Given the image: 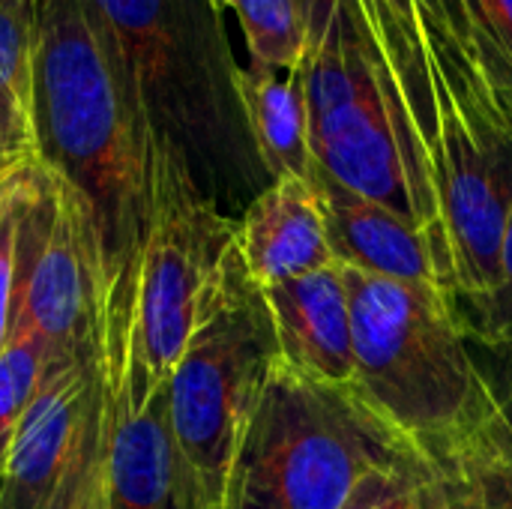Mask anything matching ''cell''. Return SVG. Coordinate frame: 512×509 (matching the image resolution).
<instances>
[{
	"label": "cell",
	"mask_w": 512,
	"mask_h": 509,
	"mask_svg": "<svg viewBox=\"0 0 512 509\" xmlns=\"http://www.w3.org/2000/svg\"><path fill=\"white\" fill-rule=\"evenodd\" d=\"M33 129L39 159L87 201L114 288L138 270L153 126L87 0H36Z\"/></svg>",
	"instance_id": "1"
},
{
	"label": "cell",
	"mask_w": 512,
	"mask_h": 509,
	"mask_svg": "<svg viewBox=\"0 0 512 509\" xmlns=\"http://www.w3.org/2000/svg\"><path fill=\"white\" fill-rule=\"evenodd\" d=\"M342 267V264H339ZM354 324V390L423 456L512 453V432L459 303L441 288L342 267Z\"/></svg>",
	"instance_id": "2"
},
{
	"label": "cell",
	"mask_w": 512,
	"mask_h": 509,
	"mask_svg": "<svg viewBox=\"0 0 512 509\" xmlns=\"http://www.w3.org/2000/svg\"><path fill=\"white\" fill-rule=\"evenodd\" d=\"M414 450L354 387L276 360L237 447L222 509H345L360 486Z\"/></svg>",
	"instance_id": "3"
},
{
	"label": "cell",
	"mask_w": 512,
	"mask_h": 509,
	"mask_svg": "<svg viewBox=\"0 0 512 509\" xmlns=\"http://www.w3.org/2000/svg\"><path fill=\"white\" fill-rule=\"evenodd\" d=\"M300 78L318 168L420 228L453 276L426 138L399 96L384 84L345 3L309 48Z\"/></svg>",
	"instance_id": "4"
},
{
	"label": "cell",
	"mask_w": 512,
	"mask_h": 509,
	"mask_svg": "<svg viewBox=\"0 0 512 509\" xmlns=\"http://www.w3.org/2000/svg\"><path fill=\"white\" fill-rule=\"evenodd\" d=\"M237 258V225L201 192L186 150L153 129L150 213L129 294V342L150 390L168 384Z\"/></svg>",
	"instance_id": "5"
},
{
	"label": "cell",
	"mask_w": 512,
	"mask_h": 509,
	"mask_svg": "<svg viewBox=\"0 0 512 509\" xmlns=\"http://www.w3.org/2000/svg\"><path fill=\"white\" fill-rule=\"evenodd\" d=\"M276 360L279 348L267 303L237 252L216 300L165 384L177 447L210 509L225 507L237 447Z\"/></svg>",
	"instance_id": "6"
},
{
	"label": "cell",
	"mask_w": 512,
	"mask_h": 509,
	"mask_svg": "<svg viewBox=\"0 0 512 509\" xmlns=\"http://www.w3.org/2000/svg\"><path fill=\"white\" fill-rule=\"evenodd\" d=\"M150 126L189 156V138L243 111L222 12L210 0H87ZM246 126V123H243Z\"/></svg>",
	"instance_id": "7"
},
{
	"label": "cell",
	"mask_w": 512,
	"mask_h": 509,
	"mask_svg": "<svg viewBox=\"0 0 512 509\" xmlns=\"http://www.w3.org/2000/svg\"><path fill=\"white\" fill-rule=\"evenodd\" d=\"M24 318L48 345V366H102L111 285L102 240L87 201L54 174L51 210L36 204L21 213Z\"/></svg>",
	"instance_id": "8"
},
{
	"label": "cell",
	"mask_w": 512,
	"mask_h": 509,
	"mask_svg": "<svg viewBox=\"0 0 512 509\" xmlns=\"http://www.w3.org/2000/svg\"><path fill=\"white\" fill-rule=\"evenodd\" d=\"M135 279L111 288L102 354V492L105 509H210L177 447L168 390H150L129 342Z\"/></svg>",
	"instance_id": "9"
},
{
	"label": "cell",
	"mask_w": 512,
	"mask_h": 509,
	"mask_svg": "<svg viewBox=\"0 0 512 509\" xmlns=\"http://www.w3.org/2000/svg\"><path fill=\"white\" fill-rule=\"evenodd\" d=\"M102 402V366L45 372L0 474V509H45Z\"/></svg>",
	"instance_id": "10"
},
{
	"label": "cell",
	"mask_w": 512,
	"mask_h": 509,
	"mask_svg": "<svg viewBox=\"0 0 512 509\" xmlns=\"http://www.w3.org/2000/svg\"><path fill=\"white\" fill-rule=\"evenodd\" d=\"M312 180L324 201L336 264L354 267L381 279L441 288L444 294L456 300L453 276L441 252L432 246V240L420 228H414L408 219L387 210L384 204L363 198L351 192L348 186L336 183L321 168L315 171Z\"/></svg>",
	"instance_id": "11"
},
{
	"label": "cell",
	"mask_w": 512,
	"mask_h": 509,
	"mask_svg": "<svg viewBox=\"0 0 512 509\" xmlns=\"http://www.w3.org/2000/svg\"><path fill=\"white\" fill-rule=\"evenodd\" d=\"M261 297L273 321L279 363L321 384H354L351 297L339 264L261 288Z\"/></svg>",
	"instance_id": "12"
},
{
	"label": "cell",
	"mask_w": 512,
	"mask_h": 509,
	"mask_svg": "<svg viewBox=\"0 0 512 509\" xmlns=\"http://www.w3.org/2000/svg\"><path fill=\"white\" fill-rule=\"evenodd\" d=\"M237 252L255 288H270L336 264L315 180H270L237 222Z\"/></svg>",
	"instance_id": "13"
},
{
	"label": "cell",
	"mask_w": 512,
	"mask_h": 509,
	"mask_svg": "<svg viewBox=\"0 0 512 509\" xmlns=\"http://www.w3.org/2000/svg\"><path fill=\"white\" fill-rule=\"evenodd\" d=\"M237 102L243 123L252 141L255 156L261 159L270 180L303 177L312 180L318 162L309 141V111L300 69H258L237 66L234 72Z\"/></svg>",
	"instance_id": "14"
},
{
	"label": "cell",
	"mask_w": 512,
	"mask_h": 509,
	"mask_svg": "<svg viewBox=\"0 0 512 509\" xmlns=\"http://www.w3.org/2000/svg\"><path fill=\"white\" fill-rule=\"evenodd\" d=\"M360 36L366 39L384 84L399 96L420 126L429 150L432 81L423 51L417 0H345Z\"/></svg>",
	"instance_id": "15"
},
{
	"label": "cell",
	"mask_w": 512,
	"mask_h": 509,
	"mask_svg": "<svg viewBox=\"0 0 512 509\" xmlns=\"http://www.w3.org/2000/svg\"><path fill=\"white\" fill-rule=\"evenodd\" d=\"M36 0H0V171L39 159L33 129Z\"/></svg>",
	"instance_id": "16"
},
{
	"label": "cell",
	"mask_w": 512,
	"mask_h": 509,
	"mask_svg": "<svg viewBox=\"0 0 512 509\" xmlns=\"http://www.w3.org/2000/svg\"><path fill=\"white\" fill-rule=\"evenodd\" d=\"M345 509H483V495L468 465L414 456L366 480Z\"/></svg>",
	"instance_id": "17"
},
{
	"label": "cell",
	"mask_w": 512,
	"mask_h": 509,
	"mask_svg": "<svg viewBox=\"0 0 512 509\" xmlns=\"http://www.w3.org/2000/svg\"><path fill=\"white\" fill-rule=\"evenodd\" d=\"M240 18L249 66L294 72L309 54V24L300 0H234Z\"/></svg>",
	"instance_id": "18"
},
{
	"label": "cell",
	"mask_w": 512,
	"mask_h": 509,
	"mask_svg": "<svg viewBox=\"0 0 512 509\" xmlns=\"http://www.w3.org/2000/svg\"><path fill=\"white\" fill-rule=\"evenodd\" d=\"M45 366H48L45 339L24 318H18L0 354V474L6 468V456L18 432V423L39 393Z\"/></svg>",
	"instance_id": "19"
},
{
	"label": "cell",
	"mask_w": 512,
	"mask_h": 509,
	"mask_svg": "<svg viewBox=\"0 0 512 509\" xmlns=\"http://www.w3.org/2000/svg\"><path fill=\"white\" fill-rule=\"evenodd\" d=\"M462 321L474 342L489 348H512V207L507 213L501 255H498V282L486 300L477 306L459 309Z\"/></svg>",
	"instance_id": "20"
},
{
	"label": "cell",
	"mask_w": 512,
	"mask_h": 509,
	"mask_svg": "<svg viewBox=\"0 0 512 509\" xmlns=\"http://www.w3.org/2000/svg\"><path fill=\"white\" fill-rule=\"evenodd\" d=\"M102 504V402L81 435L45 509H99Z\"/></svg>",
	"instance_id": "21"
},
{
	"label": "cell",
	"mask_w": 512,
	"mask_h": 509,
	"mask_svg": "<svg viewBox=\"0 0 512 509\" xmlns=\"http://www.w3.org/2000/svg\"><path fill=\"white\" fill-rule=\"evenodd\" d=\"M480 483L483 509H512V453H489L462 462Z\"/></svg>",
	"instance_id": "22"
},
{
	"label": "cell",
	"mask_w": 512,
	"mask_h": 509,
	"mask_svg": "<svg viewBox=\"0 0 512 509\" xmlns=\"http://www.w3.org/2000/svg\"><path fill=\"white\" fill-rule=\"evenodd\" d=\"M477 351H480V360L486 366V375L492 381V390L498 396V405L512 432V348H489L477 342Z\"/></svg>",
	"instance_id": "23"
},
{
	"label": "cell",
	"mask_w": 512,
	"mask_h": 509,
	"mask_svg": "<svg viewBox=\"0 0 512 509\" xmlns=\"http://www.w3.org/2000/svg\"><path fill=\"white\" fill-rule=\"evenodd\" d=\"M495 42L504 48L512 66V0H480Z\"/></svg>",
	"instance_id": "24"
},
{
	"label": "cell",
	"mask_w": 512,
	"mask_h": 509,
	"mask_svg": "<svg viewBox=\"0 0 512 509\" xmlns=\"http://www.w3.org/2000/svg\"><path fill=\"white\" fill-rule=\"evenodd\" d=\"M306 9V24H309V48L324 36L333 12L345 3V0H300Z\"/></svg>",
	"instance_id": "25"
},
{
	"label": "cell",
	"mask_w": 512,
	"mask_h": 509,
	"mask_svg": "<svg viewBox=\"0 0 512 509\" xmlns=\"http://www.w3.org/2000/svg\"><path fill=\"white\" fill-rule=\"evenodd\" d=\"M210 3L222 12V9H231V3H234V0H210Z\"/></svg>",
	"instance_id": "26"
},
{
	"label": "cell",
	"mask_w": 512,
	"mask_h": 509,
	"mask_svg": "<svg viewBox=\"0 0 512 509\" xmlns=\"http://www.w3.org/2000/svg\"><path fill=\"white\" fill-rule=\"evenodd\" d=\"M99 509H105V492H102V504H99Z\"/></svg>",
	"instance_id": "27"
}]
</instances>
